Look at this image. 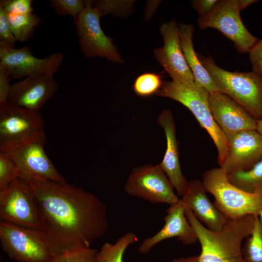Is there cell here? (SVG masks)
I'll return each mask as SVG.
<instances>
[{"label": "cell", "instance_id": "obj_1", "mask_svg": "<svg viewBox=\"0 0 262 262\" xmlns=\"http://www.w3.org/2000/svg\"><path fill=\"white\" fill-rule=\"evenodd\" d=\"M22 180L36 198L42 218L40 231L51 257L90 247L93 241L107 232V205L93 193L67 182Z\"/></svg>", "mask_w": 262, "mask_h": 262}, {"label": "cell", "instance_id": "obj_2", "mask_svg": "<svg viewBox=\"0 0 262 262\" xmlns=\"http://www.w3.org/2000/svg\"><path fill=\"white\" fill-rule=\"evenodd\" d=\"M184 207L186 217L201 246L199 262H244L242 243L251 233L257 215L228 219L224 228L215 231L205 227L190 209Z\"/></svg>", "mask_w": 262, "mask_h": 262}, {"label": "cell", "instance_id": "obj_3", "mask_svg": "<svg viewBox=\"0 0 262 262\" xmlns=\"http://www.w3.org/2000/svg\"><path fill=\"white\" fill-rule=\"evenodd\" d=\"M156 95L179 102L192 113L214 143L218 153V163L221 167L227 157L229 143L213 117L209 104L210 93L207 90L196 82L185 83L163 81Z\"/></svg>", "mask_w": 262, "mask_h": 262}, {"label": "cell", "instance_id": "obj_4", "mask_svg": "<svg viewBox=\"0 0 262 262\" xmlns=\"http://www.w3.org/2000/svg\"><path fill=\"white\" fill-rule=\"evenodd\" d=\"M198 57L218 92L231 98L257 119L262 117V76L252 71H227L217 66L211 56Z\"/></svg>", "mask_w": 262, "mask_h": 262}, {"label": "cell", "instance_id": "obj_5", "mask_svg": "<svg viewBox=\"0 0 262 262\" xmlns=\"http://www.w3.org/2000/svg\"><path fill=\"white\" fill-rule=\"evenodd\" d=\"M202 182L206 192L214 196V205L229 219L258 215L262 210V195L247 193L232 184L220 167L206 170Z\"/></svg>", "mask_w": 262, "mask_h": 262}, {"label": "cell", "instance_id": "obj_6", "mask_svg": "<svg viewBox=\"0 0 262 262\" xmlns=\"http://www.w3.org/2000/svg\"><path fill=\"white\" fill-rule=\"evenodd\" d=\"M39 112L8 101L0 104V150L12 149L30 142L45 133Z\"/></svg>", "mask_w": 262, "mask_h": 262}, {"label": "cell", "instance_id": "obj_7", "mask_svg": "<svg viewBox=\"0 0 262 262\" xmlns=\"http://www.w3.org/2000/svg\"><path fill=\"white\" fill-rule=\"evenodd\" d=\"M0 242L2 249L11 259L18 262H50L51 258L42 232L2 221Z\"/></svg>", "mask_w": 262, "mask_h": 262}, {"label": "cell", "instance_id": "obj_8", "mask_svg": "<svg viewBox=\"0 0 262 262\" xmlns=\"http://www.w3.org/2000/svg\"><path fill=\"white\" fill-rule=\"evenodd\" d=\"M0 221L41 230L42 222L35 196L29 185L19 178L0 190Z\"/></svg>", "mask_w": 262, "mask_h": 262}, {"label": "cell", "instance_id": "obj_9", "mask_svg": "<svg viewBox=\"0 0 262 262\" xmlns=\"http://www.w3.org/2000/svg\"><path fill=\"white\" fill-rule=\"evenodd\" d=\"M240 12L239 0H219L210 14L197 18V24L201 30L219 31L233 43L238 53H249L259 39L246 29Z\"/></svg>", "mask_w": 262, "mask_h": 262}, {"label": "cell", "instance_id": "obj_10", "mask_svg": "<svg viewBox=\"0 0 262 262\" xmlns=\"http://www.w3.org/2000/svg\"><path fill=\"white\" fill-rule=\"evenodd\" d=\"M101 12L95 8L92 0H85L84 10L74 18L80 49L87 58L98 57L122 63L123 60L111 38L102 31Z\"/></svg>", "mask_w": 262, "mask_h": 262}, {"label": "cell", "instance_id": "obj_11", "mask_svg": "<svg viewBox=\"0 0 262 262\" xmlns=\"http://www.w3.org/2000/svg\"><path fill=\"white\" fill-rule=\"evenodd\" d=\"M160 165L146 164L133 168L124 186L128 195L154 203L171 205L180 200Z\"/></svg>", "mask_w": 262, "mask_h": 262}, {"label": "cell", "instance_id": "obj_12", "mask_svg": "<svg viewBox=\"0 0 262 262\" xmlns=\"http://www.w3.org/2000/svg\"><path fill=\"white\" fill-rule=\"evenodd\" d=\"M46 133L37 138L9 150H2L12 159L18 167L22 179H47L61 183H66L46 155Z\"/></svg>", "mask_w": 262, "mask_h": 262}, {"label": "cell", "instance_id": "obj_13", "mask_svg": "<svg viewBox=\"0 0 262 262\" xmlns=\"http://www.w3.org/2000/svg\"><path fill=\"white\" fill-rule=\"evenodd\" d=\"M64 57L62 53L55 52L45 58H38L32 54L27 46L17 49L0 47V66L14 79L55 73L61 66Z\"/></svg>", "mask_w": 262, "mask_h": 262}, {"label": "cell", "instance_id": "obj_14", "mask_svg": "<svg viewBox=\"0 0 262 262\" xmlns=\"http://www.w3.org/2000/svg\"><path fill=\"white\" fill-rule=\"evenodd\" d=\"M160 31L164 46L154 50L156 60L167 72L172 81L192 83L194 76L185 59L180 44L179 26L175 19L164 23Z\"/></svg>", "mask_w": 262, "mask_h": 262}, {"label": "cell", "instance_id": "obj_15", "mask_svg": "<svg viewBox=\"0 0 262 262\" xmlns=\"http://www.w3.org/2000/svg\"><path fill=\"white\" fill-rule=\"evenodd\" d=\"M213 117L227 140L241 131L256 130L257 119L227 95L216 91L210 94Z\"/></svg>", "mask_w": 262, "mask_h": 262}, {"label": "cell", "instance_id": "obj_16", "mask_svg": "<svg viewBox=\"0 0 262 262\" xmlns=\"http://www.w3.org/2000/svg\"><path fill=\"white\" fill-rule=\"evenodd\" d=\"M54 73L27 77L12 84L8 102L29 110L39 112L59 88Z\"/></svg>", "mask_w": 262, "mask_h": 262}, {"label": "cell", "instance_id": "obj_17", "mask_svg": "<svg viewBox=\"0 0 262 262\" xmlns=\"http://www.w3.org/2000/svg\"><path fill=\"white\" fill-rule=\"evenodd\" d=\"M228 141L229 152L220 167L228 175L250 169L262 157V136L256 130L240 132Z\"/></svg>", "mask_w": 262, "mask_h": 262}, {"label": "cell", "instance_id": "obj_18", "mask_svg": "<svg viewBox=\"0 0 262 262\" xmlns=\"http://www.w3.org/2000/svg\"><path fill=\"white\" fill-rule=\"evenodd\" d=\"M164 227L156 234L146 238L138 248L139 253H148L151 249L160 242L176 237L185 245H190L197 241L194 230L188 222L183 203L180 200L170 205L164 218Z\"/></svg>", "mask_w": 262, "mask_h": 262}, {"label": "cell", "instance_id": "obj_19", "mask_svg": "<svg viewBox=\"0 0 262 262\" xmlns=\"http://www.w3.org/2000/svg\"><path fill=\"white\" fill-rule=\"evenodd\" d=\"M157 122L163 129L166 140V147L163 159L159 164L171 182L178 196H182L188 185L183 175L180 163L178 143L172 113L165 109L159 115Z\"/></svg>", "mask_w": 262, "mask_h": 262}, {"label": "cell", "instance_id": "obj_20", "mask_svg": "<svg viewBox=\"0 0 262 262\" xmlns=\"http://www.w3.org/2000/svg\"><path fill=\"white\" fill-rule=\"evenodd\" d=\"M206 193L202 182L196 179L188 182L187 189L180 199L207 228L220 231L228 219L211 202Z\"/></svg>", "mask_w": 262, "mask_h": 262}, {"label": "cell", "instance_id": "obj_21", "mask_svg": "<svg viewBox=\"0 0 262 262\" xmlns=\"http://www.w3.org/2000/svg\"><path fill=\"white\" fill-rule=\"evenodd\" d=\"M179 27L181 49L195 82L204 87L210 94L218 91L208 71L195 51L193 43L194 26L191 24L180 23Z\"/></svg>", "mask_w": 262, "mask_h": 262}, {"label": "cell", "instance_id": "obj_22", "mask_svg": "<svg viewBox=\"0 0 262 262\" xmlns=\"http://www.w3.org/2000/svg\"><path fill=\"white\" fill-rule=\"evenodd\" d=\"M234 185L247 193L262 195V157L250 169L228 175Z\"/></svg>", "mask_w": 262, "mask_h": 262}, {"label": "cell", "instance_id": "obj_23", "mask_svg": "<svg viewBox=\"0 0 262 262\" xmlns=\"http://www.w3.org/2000/svg\"><path fill=\"white\" fill-rule=\"evenodd\" d=\"M136 235L128 232L114 244L106 242L97 252L98 262H124V254L127 248L137 241Z\"/></svg>", "mask_w": 262, "mask_h": 262}, {"label": "cell", "instance_id": "obj_24", "mask_svg": "<svg viewBox=\"0 0 262 262\" xmlns=\"http://www.w3.org/2000/svg\"><path fill=\"white\" fill-rule=\"evenodd\" d=\"M5 14L16 41L20 42L30 39L41 22L40 17L34 13L26 15Z\"/></svg>", "mask_w": 262, "mask_h": 262}, {"label": "cell", "instance_id": "obj_25", "mask_svg": "<svg viewBox=\"0 0 262 262\" xmlns=\"http://www.w3.org/2000/svg\"><path fill=\"white\" fill-rule=\"evenodd\" d=\"M242 255L244 262H262V226L258 215L251 233L245 239Z\"/></svg>", "mask_w": 262, "mask_h": 262}, {"label": "cell", "instance_id": "obj_26", "mask_svg": "<svg viewBox=\"0 0 262 262\" xmlns=\"http://www.w3.org/2000/svg\"><path fill=\"white\" fill-rule=\"evenodd\" d=\"M163 83L159 75L153 73H146L136 78L133 86V90L138 96L149 97L157 93Z\"/></svg>", "mask_w": 262, "mask_h": 262}, {"label": "cell", "instance_id": "obj_27", "mask_svg": "<svg viewBox=\"0 0 262 262\" xmlns=\"http://www.w3.org/2000/svg\"><path fill=\"white\" fill-rule=\"evenodd\" d=\"M133 0H101L92 1L93 6L99 11L102 16L111 14L124 16L131 10Z\"/></svg>", "mask_w": 262, "mask_h": 262}, {"label": "cell", "instance_id": "obj_28", "mask_svg": "<svg viewBox=\"0 0 262 262\" xmlns=\"http://www.w3.org/2000/svg\"><path fill=\"white\" fill-rule=\"evenodd\" d=\"M98 251L90 247L78 248L54 256L50 262H98Z\"/></svg>", "mask_w": 262, "mask_h": 262}, {"label": "cell", "instance_id": "obj_29", "mask_svg": "<svg viewBox=\"0 0 262 262\" xmlns=\"http://www.w3.org/2000/svg\"><path fill=\"white\" fill-rule=\"evenodd\" d=\"M20 176V171L12 159L0 150V190L5 189Z\"/></svg>", "mask_w": 262, "mask_h": 262}, {"label": "cell", "instance_id": "obj_30", "mask_svg": "<svg viewBox=\"0 0 262 262\" xmlns=\"http://www.w3.org/2000/svg\"><path fill=\"white\" fill-rule=\"evenodd\" d=\"M49 1L55 12L61 16H71L74 18L85 7V0H50Z\"/></svg>", "mask_w": 262, "mask_h": 262}, {"label": "cell", "instance_id": "obj_31", "mask_svg": "<svg viewBox=\"0 0 262 262\" xmlns=\"http://www.w3.org/2000/svg\"><path fill=\"white\" fill-rule=\"evenodd\" d=\"M33 2L32 0H1L0 6L7 14H30L33 11Z\"/></svg>", "mask_w": 262, "mask_h": 262}, {"label": "cell", "instance_id": "obj_32", "mask_svg": "<svg viewBox=\"0 0 262 262\" xmlns=\"http://www.w3.org/2000/svg\"><path fill=\"white\" fill-rule=\"evenodd\" d=\"M16 41L6 15L0 6V47L15 48Z\"/></svg>", "mask_w": 262, "mask_h": 262}, {"label": "cell", "instance_id": "obj_33", "mask_svg": "<svg viewBox=\"0 0 262 262\" xmlns=\"http://www.w3.org/2000/svg\"><path fill=\"white\" fill-rule=\"evenodd\" d=\"M248 53L252 71L262 76V39L258 40Z\"/></svg>", "mask_w": 262, "mask_h": 262}, {"label": "cell", "instance_id": "obj_34", "mask_svg": "<svg viewBox=\"0 0 262 262\" xmlns=\"http://www.w3.org/2000/svg\"><path fill=\"white\" fill-rule=\"evenodd\" d=\"M11 78L7 71L0 66V104L8 101L11 89Z\"/></svg>", "mask_w": 262, "mask_h": 262}, {"label": "cell", "instance_id": "obj_35", "mask_svg": "<svg viewBox=\"0 0 262 262\" xmlns=\"http://www.w3.org/2000/svg\"><path fill=\"white\" fill-rule=\"evenodd\" d=\"M218 0H194L191 1L192 7L197 12L199 17L210 14L216 6Z\"/></svg>", "mask_w": 262, "mask_h": 262}, {"label": "cell", "instance_id": "obj_36", "mask_svg": "<svg viewBox=\"0 0 262 262\" xmlns=\"http://www.w3.org/2000/svg\"><path fill=\"white\" fill-rule=\"evenodd\" d=\"M161 1H149L147 2L145 18L148 20L154 13Z\"/></svg>", "mask_w": 262, "mask_h": 262}, {"label": "cell", "instance_id": "obj_37", "mask_svg": "<svg viewBox=\"0 0 262 262\" xmlns=\"http://www.w3.org/2000/svg\"><path fill=\"white\" fill-rule=\"evenodd\" d=\"M171 262H199V260L198 256H192L176 259Z\"/></svg>", "mask_w": 262, "mask_h": 262}, {"label": "cell", "instance_id": "obj_38", "mask_svg": "<svg viewBox=\"0 0 262 262\" xmlns=\"http://www.w3.org/2000/svg\"><path fill=\"white\" fill-rule=\"evenodd\" d=\"M259 1L256 0H239V6L240 12L250 5Z\"/></svg>", "mask_w": 262, "mask_h": 262}, {"label": "cell", "instance_id": "obj_39", "mask_svg": "<svg viewBox=\"0 0 262 262\" xmlns=\"http://www.w3.org/2000/svg\"><path fill=\"white\" fill-rule=\"evenodd\" d=\"M256 131L262 136V117L259 119H257Z\"/></svg>", "mask_w": 262, "mask_h": 262}, {"label": "cell", "instance_id": "obj_40", "mask_svg": "<svg viewBox=\"0 0 262 262\" xmlns=\"http://www.w3.org/2000/svg\"><path fill=\"white\" fill-rule=\"evenodd\" d=\"M258 217L262 226V210L258 214Z\"/></svg>", "mask_w": 262, "mask_h": 262}]
</instances>
